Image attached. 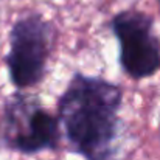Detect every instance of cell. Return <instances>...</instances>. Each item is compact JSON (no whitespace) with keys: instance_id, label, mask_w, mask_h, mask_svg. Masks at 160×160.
Wrapping results in <instances>:
<instances>
[{"instance_id":"cell-4","label":"cell","mask_w":160,"mask_h":160,"mask_svg":"<svg viewBox=\"0 0 160 160\" xmlns=\"http://www.w3.org/2000/svg\"><path fill=\"white\" fill-rule=\"evenodd\" d=\"M120 45V65L132 79H145L160 70V39L154 19L137 9H126L110 20Z\"/></svg>"},{"instance_id":"cell-5","label":"cell","mask_w":160,"mask_h":160,"mask_svg":"<svg viewBox=\"0 0 160 160\" xmlns=\"http://www.w3.org/2000/svg\"><path fill=\"white\" fill-rule=\"evenodd\" d=\"M157 2H159V5H160V0H157Z\"/></svg>"},{"instance_id":"cell-1","label":"cell","mask_w":160,"mask_h":160,"mask_svg":"<svg viewBox=\"0 0 160 160\" xmlns=\"http://www.w3.org/2000/svg\"><path fill=\"white\" fill-rule=\"evenodd\" d=\"M121 103L123 92L117 84L75 73L58 103L72 149L86 160H112Z\"/></svg>"},{"instance_id":"cell-3","label":"cell","mask_w":160,"mask_h":160,"mask_svg":"<svg viewBox=\"0 0 160 160\" xmlns=\"http://www.w3.org/2000/svg\"><path fill=\"white\" fill-rule=\"evenodd\" d=\"M52 39L53 27L41 14H30L12 25L6 65L9 79L17 89L34 87L44 79Z\"/></svg>"},{"instance_id":"cell-2","label":"cell","mask_w":160,"mask_h":160,"mask_svg":"<svg viewBox=\"0 0 160 160\" xmlns=\"http://www.w3.org/2000/svg\"><path fill=\"white\" fill-rule=\"evenodd\" d=\"M59 138V120L41 106L36 97L12 93L0 117V142L6 148L33 156L56 149Z\"/></svg>"}]
</instances>
